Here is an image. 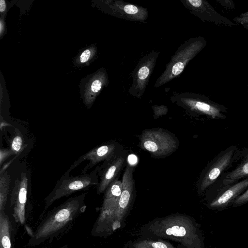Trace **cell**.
Returning <instances> with one entry per match:
<instances>
[{
  "instance_id": "9a60e30c",
  "label": "cell",
  "mask_w": 248,
  "mask_h": 248,
  "mask_svg": "<svg viewBox=\"0 0 248 248\" xmlns=\"http://www.w3.org/2000/svg\"><path fill=\"white\" fill-rule=\"evenodd\" d=\"M233 152V151L232 150L222 155L210 168L202 179L201 186L202 190L205 189L218 178L223 170L229 165Z\"/></svg>"
},
{
  "instance_id": "8992f818",
  "label": "cell",
  "mask_w": 248,
  "mask_h": 248,
  "mask_svg": "<svg viewBox=\"0 0 248 248\" xmlns=\"http://www.w3.org/2000/svg\"><path fill=\"white\" fill-rule=\"evenodd\" d=\"M140 146L157 157L169 155L178 147L176 139L160 128L143 131L140 137Z\"/></svg>"
},
{
  "instance_id": "83f0119b",
  "label": "cell",
  "mask_w": 248,
  "mask_h": 248,
  "mask_svg": "<svg viewBox=\"0 0 248 248\" xmlns=\"http://www.w3.org/2000/svg\"><path fill=\"white\" fill-rule=\"evenodd\" d=\"M6 3L4 0H0V12L2 14L4 13L6 10Z\"/></svg>"
},
{
  "instance_id": "f546056e",
  "label": "cell",
  "mask_w": 248,
  "mask_h": 248,
  "mask_svg": "<svg viewBox=\"0 0 248 248\" xmlns=\"http://www.w3.org/2000/svg\"><path fill=\"white\" fill-rule=\"evenodd\" d=\"M243 26L245 29L248 30V23L244 24Z\"/></svg>"
},
{
  "instance_id": "5bb4252c",
  "label": "cell",
  "mask_w": 248,
  "mask_h": 248,
  "mask_svg": "<svg viewBox=\"0 0 248 248\" xmlns=\"http://www.w3.org/2000/svg\"><path fill=\"white\" fill-rule=\"evenodd\" d=\"M124 159L118 157L108 163L101 173L100 181L97 187L96 193H103L108 186L115 180V178L120 171Z\"/></svg>"
},
{
  "instance_id": "ac0fdd59",
  "label": "cell",
  "mask_w": 248,
  "mask_h": 248,
  "mask_svg": "<svg viewBox=\"0 0 248 248\" xmlns=\"http://www.w3.org/2000/svg\"><path fill=\"white\" fill-rule=\"evenodd\" d=\"M12 225L5 212H0V248H12Z\"/></svg>"
},
{
  "instance_id": "cb8c5ba5",
  "label": "cell",
  "mask_w": 248,
  "mask_h": 248,
  "mask_svg": "<svg viewBox=\"0 0 248 248\" xmlns=\"http://www.w3.org/2000/svg\"><path fill=\"white\" fill-rule=\"evenodd\" d=\"M153 109L154 110L155 115L157 116H159L163 115H165L168 112V108L165 106H153Z\"/></svg>"
},
{
  "instance_id": "ba28073f",
  "label": "cell",
  "mask_w": 248,
  "mask_h": 248,
  "mask_svg": "<svg viewBox=\"0 0 248 248\" xmlns=\"http://www.w3.org/2000/svg\"><path fill=\"white\" fill-rule=\"evenodd\" d=\"M28 180L25 173L20 174L15 181L10 195V206L12 216L17 223L24 225L27 217Z\"/></svg>"
},
{
  "instance_id": "277c9868",
  "label": "cell",
  "mask_w": 248,
  "mask_h": 248,
  "mask_svg": "<svg viewBox=\"0 0 248 248\" xmlns=\"http://www.w3.org/2000/svg\"><path fill=\"white\" fill-rule=\"evenodd\" d=\"M98 168L90 173L73 176L64 174L58 181L53 189L45 198L44 211L57 200L78 191L87 190L99 184Z\"/></svg>"
},
{
  "instance_id": "603a6c76",
  "label": "cell",
  "mask_w": 248,
  "mask_h": 248,
  "mask_svg": "<svg viewBox=\"0 0 248 248\" xmlns=\"http://www.w3.org/2000/svg\"><path fill=\"white\" fill-rule=\"evenodd\" d=\"M14 155L13 151L10 149H0V164L1 166L2 163L9 157Z\"/></svg>"
},
{
  "instance_id": "ffe728a7",
  "label": "cell",
  "mask_w": 248,
  "mask_h": 248,
  "mask_svg": "<svg viewBox=\"0 0 248 248\" xmlns=\"http://www.w3.org/2000/svg\"><path fill=\"white\" fill-rule=\"evenodd\" d=\"M247 176H248V158L235 170L227 175L223 180V183L230 184Z\"/></svg>"
},
{
  "instance_id": "4dcf8cb0",
  "label": "cell",
  "mask_w": 248,
  "mask_h": 248,
  "mask_svg": "<svg viewBox=\"0 0 248 248\" xmlns=\"http://www.w3.org/2000/svg\"></svg>"
},
{
  "instance_id": "6da1fadb",
  "label": "cell",
  "mask_w": 248,
  "mask_h": 248,
  "mask_svg": "<svg viewBox=\"0 0 248 248\" xmlns=\"http://www.w3.org/2000/svg\"><path fill=\"white\" fill-rule=\"evenodd\" d=\"M139 235L166 240L183 248H203L199 225L192 217L184 214L155 218L140 227Z\"/></svg>"
},
{
  "instance_id": "5b68a950",
  "label": "cell",
  "mask_w": 248,
  "mask_h": 248,
  "mask_svg": "<svg viewBox=\"0 0 248 248\" xmlns=\"http://www.w3.org/2000/svg\"><path fill=\"white\" fill-rule=\"evenodd\" d=\"M133 170L127 166L123 174L121 195L109 220L108 234L123 228L132 208L134 194Z\"/></svg>"
},
{
  "instance_id": "484cf974",
  "label": "cell",
  "mask_w": 248,
  "mask_h": 248,
  "mask_svg": "<svg viewBox=\"0 0 248 248\" xmlns=\"http://www.w3.org/2000/svg\"><path fill=\"white\" fill-rule=\"evenodd\" d=\"M248 201V189L243 194L240 195L235 201L234 203L240 204L245 203Z\"/></svg>"
},
{
  "instance_id": "7c38bea8",
  "label": "cell",
  "mask_w": 248,
  "mask_h": 248,
  "mask_svg": "<svg viewBox=\"0 0 248 248\" xmlns=\"http://www.w3.org/2000/svg\"><path fill=\"white\" fill-rule=\"evenodd\" d=\"M116 149L114 144H106L96 147L81 155L69 168L64 174L69 175L70 172L84 161L89 162L83 169L82 174L86 172L95 165L102 161H109L113 156Z\"/></svg>"
},
{
  "instance_id": "52a82bcc",
  "label": "cell",
  "mask_w": 248,
  "mask_h": 248,
  "mask_svg": "<svg viewBox=\"0 0 248 248\" xmlns=\"http://www.w3.org/2000/svg\"><path fill=\"white\" fill-rule=\"evenodd\" d=\"M159 52L153 50L141 58L133 69L132 84L128 89L131 95L141 98L144 93L154 71Z\"/></svg>"
},
{
  "instance_id": "d4e9b609",
  "label": "cell",
  "mask_w": 248,
  "mask_h": 248,
  "mask_svg": "<svg viewBox=\"0 0 248 248\" xmlns=\"http://www.w3.org/2000/svg\"><path fill=\"white\" fill-rule=\"evenodd\" d=\"M233 20L242 25L248 23V11L242 14L239 17L234 18Z\"/></svg>"
},
{
  "instance_id": "7a4b0ae2",
  "label": "cell",
  "mask_w": 248,
  "mask_h": 248,
  "mask_svg": "<svg viewBox=\"0 0 248 248\" xmlns=\"http://www.w3.org/2000/svg\"><path fill=\"white\" fill-rule=\"evenodd\" d=\"M86 193L72 197L54 207L37 226L30 231L28 244L37 246L59 236L70 227L75 219L86 210Z\"/></svg>"
},
{
  "instance_id": "4fadbf2b",
  "label": "cell",
  "mask_w": 248,
  "mask_h": 248,
  "mask_svg": "<svg viewBox=\"0 0 248 248\" xmlns=\"http://www.w3.org/2000/svg\"><path fill=\"white\" fill-rule=\"evenodd\" d=\"M87 81L81 93L84 103L90 108L101 91L108 84L107 73L104 68H101L91 75Z\"/></svg>"
},
{
  "instance_id": "8fae6325",
  "label": "cell",
  "mask_w": 248,
  "mask_h": 248,
  "mask_svg": "<svg viewBox=\"0 0 248 248\" xmlns=\"http://www.w3.org/2000/svg\"><path fill=\"white\" fill-rule=\"evenodd\" d=\"M176 98L177 103L185 108L210 116L213 118L222 117L219 108L202 100L197 94L183 93L177 94Z\"/></svg>"
},
{
  "instance_id": "d6986e66",
  "label": "cell",
  "mask_w": 248,
  "mask_h": 248,
  "mask_svg": "<svg viewBox=\"0 0 248 248\" xmlns=\"http://www.w3.org/2000/svg\"><path fill=\"white\" fill-rule=\"evenodd\" d=\"M10 176L5 171L0 175V212L5 211V206L8 200Z\"/></svg>"
},
{
  "instance_id": "4316f807",
  "label": "cell",
  "mask_w": 248,
  "mask_h": 248,
  "mask_svg": "<svg viewBox=\"0 0 248 248\" xmlns=\"http://www.w3.org/2000/svg\"><path fill=\"white\" fill-rule=\"evenodd\" d=\"M5 31V24L4 20H3L2 17H1L0 21V35L1 37H2V36L4 35Z\"/></svg>"
},
{
  "instance_id": "2e32d148",
  "label": "cell",
  "mask_w": 248,
  "mask_h": 248,
  "mask_svg": "<svg viewBox=\"0 0 248 248\" xmlns=\"http://www.w3.org/2000/svg\"><path fill=\"white\" fill-rule=\"evenodd\" d=\"M124 248H183L178 244L169 241L149 237L139 236L129 240L124 246Z\"/></svg>"
},
{
  "instance_id": "9c48e42d",
  "label": "cell",
  "mask_w": 248,
  "mask_h": 248,
  "mask_svg": "<svg viewBox=\"0 0 248 248\" xmlns=\"http://www.w3.org/2000/svg\"><path fill=\"white\" fill-rule=\"evenodd\" d=\"M103 5L107 13L126 21L144 22L149 16L147 8L123 0H108Z\"/></svg>"
},
{
  "instance_id": "44dd1931",
  "label": "cell",
  "mask_w": 248,
  "mask_h": 248,
  "mask_svg": "<svg viewBox=\"0 0 248 248\" xmlns=\"http://www.w3.org/2000/svg\"><path fill=\"white\" fill-rule=\"evenodd\" d=\"M97 50L95 46H90L83 50L76 57V65L78 66L87 65L95 58Z\"/></svg>"
},
{
  "instance_id": "3957f363",
  "label": "cell",
  "mask_w": 248,
  "mask_h": 248,
  "mask_svg": "<svg viewBox=\"0 0 248 248\" xmlns=\"http://www.w3.org/2000/svg\"><path fill=\"white\" fill-rule=\"evenodd\" d=\"M207 42L201 36L191 38L181 44L163 72L156 80L154 87L162 86L182 74L189 62L205 46Z\"/></svg>"
},
{
  "instance_id": "30bf717a",
  "label": "cell",
  "mask_w": 248,
  "mask_h": 248,
  "mask_svg": "<svg viewBox=\"0 0 248 248\" xmlns=\"http://www.w3.org/2000/svg\"><path fill=\"white\" fill-rule=\"evenodd\" d=\"M184 6L191 14L202 21L215 24L218 26L232 27L238 24L233 23L222 16L204 0H180Z\"/></svg>"
},
{
  "instance_id": "e0dca14e",
  "label": "cell",
  "mask_w": 248,
  "mask_h": 248,
  "mask_svg": "<svg viewBox=\"0 0 248 248\" xmlns=\"http://www.w3.org/2000/svg\"><path fill=\"white\" fill-rule=\"evenodd\" d=\"M248 186V178L235 184L224 191L211 203L210 206L212 207H219L226 205Z\"/></svg>"
},
{
  "instance_id": "7402d4cb",
  "label": "cell",
  "mask_w": 248,
  "mask_h": 248,
  "mask_svg": "<svg viewBox=\"0 0 248 248\" xmlns=\"http://www.w3.org/2000/svg\"><path fill=\"white\" fill-rule=\"evenodd\" d=\"M23 138L19 132H16L10 141V149L14 155H18L23 149Z\"/></svg>"
},
{
  "instance_id": "f1b7e54d",
  "label": "cell",
  "mask_w": 248,
  "mask_h": 248,
  "mask_svg": "<svg viewBox=\"0 0 248 248\" xmlns=\"http://www.w3.org/2000/svg\"><path fill=\"white\" fill-rule=\"evenodd\" d=\"M58 248H70L67 245H64Z\"/></svg>"
}]
</instances>
